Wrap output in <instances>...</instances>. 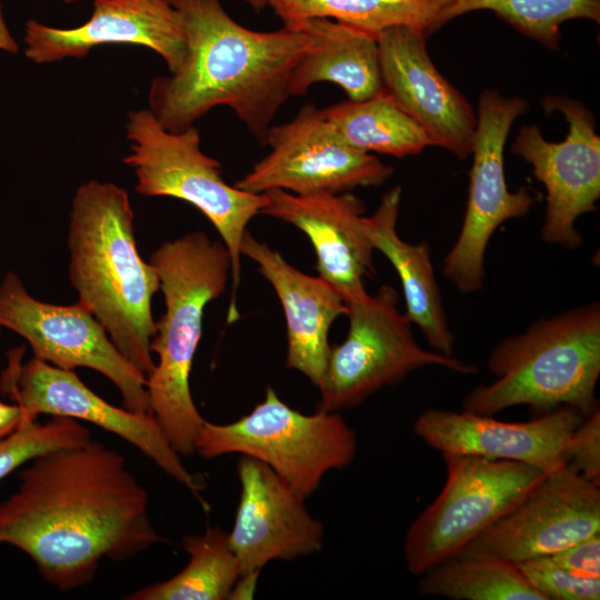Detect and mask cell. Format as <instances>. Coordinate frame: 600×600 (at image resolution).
Returning <instances> with one entry per match:
<instances>
[{
  "mask_svg": "<svg viewBox=\"0 0 600 600\" xmlns=\"http://www.w3.org/2000/svg\"><path fill=\"white\" fill-rule=\"evenodd\" d=\"M163 541L146 488L121 452L99 441L33 458L0 502V543L28 554L62 591L91 583L106 559L124 561Z\"/></svg>",
  "mask_w": 600,
  "mask_h": 600,
  "instance_id": "1",
  "label": "cell"
},
{
  "mask_svg": "<svg viewBox=\"0 0 600 600\" xmlns=\"http://www.w3.org/2000/svg\"><path fill=\"white\" fill-rule=\"evenodd\" d=\"M187 37L179 68L152 79L149 110L171 132L217 106L230 107L266 146L271 121L290 97L288 84L317 37L303 21L254 31L233 20L219 0H170Z\"/></svg>",
  "mask_w": 600,
  "mask_h": 600,
  "instance_id": "2",
  "label": "cell"
},
{
  "mask_svg": "<svg viewBox=\"0 0 600 600\" xmlns=\"http://www.w3.org/2000/svg\"><path fill=\"white\" fill-rule=\"evenodd\" d=\"M67 243L78 302L98 319L124 358L150 376L156 366L151 300L160 278L138 252L127 191L112 182L82 183L71 202Z\"/></svg>",
  "mask_w": 600,
  "mask_h": 600,
  "instance_id": "3",
  "label": "cell"
},
{
  "mask_svg": "<svg viewBox=\"0 0 600 600\" xmlns=\"http://www.w3.org/2000/svg\"><path fill=\"white\" fill-rule=\"evenodd\" d=\"M150 263L160 278L166 311L150 343L158 363L147 377V390L152 413L171 446L180 456H190L206 421L190 392V372L204 307L223 293L231 260L222 241L193 231L163 242Z\"/></svg>",
  "mask_w": 600,
  "mask_h": 600,
  "instance_id": "4",
  "label": "cell"
},
{
  "mask_svg": "<svg viewBox=\"0 0 600 600\" xmlns=\"http://www.w3.org/2000/svg\"><path fill=\"white\" fill-rule=\"evenodd\" d=\"M487 367L496 380L470 390L462 410L493 416L524 404L543 414L571 407L588 417L599 407V302L541 318L504 338L489 353Z\"/></svg>",
  "mask_w": 600,
  "mask_h": 600,
  "instance_id": "5",
  "label": "cell"
},
{
  "mask_svg": "<svg viewBox=\"0 0 600 600\" xmlns=\"http://www.w3.org/2000/svg\"><path fill=\"white\" fill-rule=\"evenodd\" d=\"M130 152L123 162L133 170L136 191L147 197H173L194 206L219 232L231 260L232 297L228 322L239 318L236 292L240 282L241 242L250 220L268 206L264 193L228 184L221 164L200 149L191 126L179 132L163 129L149 109L128 112L124 123Z\"/></svg>",
  "mask_w": 600,
  "mask_h": 600,
  "instance_id": "6",
  "label": "cell"
},
{
  "mask_svg": "<svg viewBox=\"0 0 600 600\" xmlns=\"http://www.w3.org/2000/svg\"><path fill=\"white\" fill-rule=\"evenodd\" d=\"M357 436L339 412H299L272 388L248 414L227 423L204 421L196 452L206 459L239 453L271 468L304 499L331 470L349 466L357 453Z\"/></svg>",
  "mask_w": 600,
  "mask_h": 600,
  "instance_id": "7",
  "label": "cell"
},
{
  "mask_svg": "<svg viewBox=\"0 0 600 600\" xmlns=\"http://www.w3.org/2000/svg\"><path fill=\"white\" fill-rule=\"evenodd\" d=\"M442 457L446 483L433 502L412 521L404 537L407 569L418 577L456 558L548 473L512 460L459 453H442Z\"/></svg>",
  "mask_w": 600,
  "mask_h": 600,
  "instance_id": "8",
  "label": "cell"
},
{
  "mask_svg": "<svg viewBox=\"0 0 600 600\" xmlns=\"http://www.w3.org/2000/svg\"><path fill=\"white\" fill-rule=\"evenodd\" d=\"M398 300L396 289L383 284L368 299L347 304L349 331L342 343L331 346L317 410L352 409L423 367L477 372L473 364L420 347Z\"/></svg>",
  "mask_w": 600,
  "mask_h": 600,
  "instance_id": "9",
  "label": "cell"
},
{
  "mask_svg": "<svg viewBox=\"0 0 600 600\" xmlns=\"http://www.w3.org/2000/svg\"><path fill=\"white\" fill-rule=\"evenodd\" d=\"M24 352V344L10 349L7 367L0 374V392L21 409L22 423L36 421L39 414L93 423L139 449L168 476L187 487L203 509H209L200 496L204 479L184 467L153 413L116 407L89 389L73 370L36 357L23 361Z\"/></svg>",
  "mask_w": 600,
  "mask_h": 600,
  "instance_id": "10",
  "label": "cell"
},
{
  "mask_svg": "<svg viewBox=\"0 0 600 600\" xmlns=\"http://www.w3.org/2000/svg\"><path fill=\"white\" fill-rule=\"evenodd\" d=\"M521 97L486 89L478 101L469 194L459 236L442 262V274L461 293L483 288L484 256L493 232L506 221L526 216L534 198L526 187L508 189L504 146L514 120L526 113Z\"/></svg>",
  "mask_w": 600,
  "mask_h": 600,
  "instance_id": "11",
  "label": "cell"
},
{
  "mask_svg": "<svg viewBox=\"0 0 600 600\" xmlns=\"http://www.w3.org/2000/svg\"><path fill=\"white\" fill-rule=\"evenodd\" d=\"M0 327L22 337L40 360L67 370L98 371L118 388L124 408L152 413L147 377L80 302L59 306L37 300L20 277L9 271L0 282Z\"/></svg>",
  "mask_w": 600,
  "mask_h": 600,
  "instance_id": "12",
  "label": "cell"
},
{
  "mask_svg": "<svg viewBox=\"0 0 600 600\" xmlns=\"http://www.w3.org/2000/svg\"><path fill=\"white\" fill-rule=\"evenodd\" d=\"M266 146L270 152L234 187L257 194L272 189L294 194L342 193L381 186L393 172L376 156L343 143L312 103L304 104L291 121L271 126Z\"/></svg>",
  "mask_w": 600,
  "mask_h": 600,
  "instance_id": "13",
  "label": "cell"
},
{
  "mask_svg": "<svg viewBox=\"0 0 600 600\" xmlns=\"http://www.w3.org/2000/svg\"><path fill=\"white\" fill-rule=\"evenodd\" d=\"M544 111L561 112L569 126L562 142L547 141L537 126L520 128L511 150L532 167L547 191L541 239L566 249L580 247L576 221L597 209L600 198V137L592 112L567 96H547Z\"/></svg>",
  "mask_w": 600,
  "mask_h": 600,
  "instance_id": "14",
  "label": "cell"
},
{
  "mask_svg": "<svg viewBox=\"0 0 600 600\" xmlns=\"http://www.w3.org/2000/svg\"><path fill=\"white\" fill-rule=\"evenodd\" d=\"M596 533H600V486L567 462L548 472L458 556H490L520 563L552 556Z\"/></svg>",
  "mask_w": 600,
  "mask_h": 600,
  "instance_id": "15",
  "label": "cell"
},
{
  "mask_svg": "<svg viewBox=\"0 0 600 600\" xmlns=\"http://www.w3.org/2000/svg\"><path fill=\"white\" fill-rule=\"evenodd\" d=\"M428 32L394 26L377 36L383 90L426 132L433 146L460 160L471 156L477 113L433 64Z\"/></svg>",
  "mask_w": 600,
  "mask_h": 600,
  "instance_id": "16",
  "label": "cell"
},
{
  "mask_svg": "<svg viewBox=\"0 0 600 600\" xmlns=\"http://www.w3.org/2000/svg\"><path fill=\"white\" fill-rule=\"evenodd\" d=\"M237 471L241 492L228 540L241 574L322 549L323 523L309 512L303 497L254 458L241 456Z\"/></svg>",
  "mask_w": 600,
  "mask_h": 600,
  "instance_id": "17",
  "label": "cell"
},
{
  "mask_svg": "<svg viewBox=\"0 0 600 600\" xmlns=\"http://www.w3.org/2000/svg\"><path fill=\"white\" fill-rule=\"evenodd\" d=\"M24 54L34 63L86 58L101 44H136L157 52L169 73L187 53V37L170 0H94L91 17L76 28L24 23Z\"/></svg>",
  "mask_w": 600,
  "mask_h": 600,
  "instance_id": "18",
  "label": "cell"
},
{
  "mask_svg": "<svg viewBox=\"0 0 600 600\" xmlns=\"http://www.w3.org/2000/svg\"><path fill=\"white\" fill-rule=\"evenodd\" d=\"M583 419L571 407H560L523 422L432 408L416 419L413 431L441 453L519 461L550 472L567 463V442Z\"/></svg>",
  "mask_w": 600,
  "mask_h": 600,
  "instance_id": "19",
  "label": "cell"
},
{
  "mask_svg": "<svg viewBox=\"0 0 600 600\" xmlns=\"http://www.w3.org/2000/svg\"><path fill=\"white\" fill-rule=\"evenodd\" d=\"M262 213L288 222L310 239L318 276L347 304L369 298L364 279L376 273L374 248L362 228L363 202L351 192L294 194L272 189Z\"/></svg>",
  "mask_w": 600,
  "mask_h": 600,
  "instance_id": "20",
  "label": "cell"
},
{
  "mask_svg": "<svg viewBox=\"0 0 600 600\" xmlns=\"http://www.w3.org/2000/svg\"><path fill=\"white\" fill-rule=\"evenodd\" d=\"M240 250L241 256L258 264L259 272L273 287L282 304L287 322V367L301 372L320 389L331 349L329 330L337 318L347 316V303L329 282L298 270L248 230Z\"/></svg>",
  "mask_w": 600,
  "mask_h": 600,
  "instance_id": "21",
  "label": "cell"
},
{
  "mask_svg": "<svg viewBox=\"0 0 600 600\" xmlns=\"http://www.w3.org/2000/svg\"><path fill=\"white\" fill-rule=\"evenodd\" d=\"M401 192L399 186L387 191L373 214L362 217V228L374 250L386 256L400 278L407 318L419 327L431 348L453 356L454 336L434 276L430 247L427 242H407L397 233Z\"/></svg>",
  "mask_w": 600,
  "mask_h": 600,
  "instance_id": "22",
  "label": "cell"
},
{
  "mask_svg": "<svg viewBox=\"0 0 600 600\" xmlns=\"http://www.w3.org/2000/svg\"><path fill=\"white\" fill-rule=\"evenodd\" d=\"M302 21L317 41L291 72L290 97L303 96L321 81L338 84L351 101L367 100L383 89L377 37L328 18Z\"/></svg>",
  "mask_w": 600,
  "mask_h": 600,
  "instance_id": "23",
  "label": "cell"
},
{
  "mask_svg": "<svg viewBox=\"0 0 600 600\" xmlns=\"http://www.w3.org/2000/svg\"><path fill=\"white\" fill-rule=\"evenodd\" d=\"M322 111L340 140L360 151L404 158L433 146L383 89L367 100L342 101Z\"/></svg>",
  "mask_w": 600,
  "mask_h": 600,
  "instance_id": "24",
  "label": "cell"
},
{
  "mask_svg": "<svg viewBox=\"0 0 600 600\" xmlns=\"http://www.w3.org/2000/svg\"><path fill=\"white\" fill-rule=\"evenodd\" d=\"M456 1L268 0V7L284 24L311 18H328L373 37L394 26L421 28L430 36L443 27V16Z\"/></svg>",
  "mask_w": 600,
  "mask_h": 600,
  "instance_id": "25",
  "label": "cell"
},
{
  "mask_svg": "<svg viewBox=\"0 0 600 600\" xmlns=\"http://www.w3.org/2000/svg\"><path fill=\"white\" fill-rule=\"evenodd\" d=\"M181 544L189 554L176 576L136 590L128 600H222L228 599L240 577V567L228 533L208 527L202 534H187Z\"/></svg>",
  "mask_w": 600,
  "mask_h": 600,
  "instance_id": "26",
  "label": "cell"
},
{
  "mask_svg": "<svg viewBox=\"0 0 600 600\" xmlns=\"http://www.w3.org/2000/svg\"><path fill=\"white\" fill-rule=\"evenodd\" d=\"M419 592L451 600H544L517 563L458 556L419 576Z\"/></svg>",
  "mask_w": 600,
  "mask_h": 600,
  "instance_id": "27",
  "label": "cell"
},
{
  "mask_svg": "<svg viewBox=\"0 0 600 600\" xmlns=\"http://www.w3.org/2000/svg\"><path fill=\"white\" fill-rule=\"evenodd\" d=\"M489 10L523 36L558 50L560 27L572 19L600 21V0H457L446 11L443 26L469 12Z\"/></svg>",
  "mask_w": 600,
  "mask_h": 600,
  "instance_id": "28",
  "label": "cell"
},
{
  "mask_svg": "<svg viewBox=\"0 0 600 600\" xmlns=\"http://www.w3.org/2000/svg\"><path fill=\"white\" fill-rule=\"evenodd\" d=\"M90 430L79 420L52 416L44 423L24 422L0 438V480L33 458L54 449L91 441Z\"/></svg>",
  "mask_w": 600,
  "mask_h": 600,
  "instance_id": "29",
  "label": "cell"
},
{
  "mask_svg": "<svg viewBox=\"0 0 600 600\" xmlns=\"http://www.w3.org/2000/svg\"><path fill=\"white\" fill-rule=\"evenodd\" d=\"M529 583L544 600H599L600 578L576 574L550 556L517 563Z\"/></svg>",
  "mask_w": 600,
  "mask_h": 600,
  "instance_id": "30",
  "label": "cell"
},
{
  "mask_svg": "<svg viewBox=\"0 0 600 600\" xmlns=\"http://www.w3.org/2000/svg\"><path fill=\"white\" fill-rule=\"evenodd\" d=\"M564 457L586 479L600 486V409L597 407L569 438Z\"/></svg>",
  "mask_w": 600,
  "mask_h": 600,
  "instance_id": "31",
  "label": "cell"
},
{
  "mask_svg": "<svg viewBox=\"0 0 600 600\" xmlns=\"http://www.w3.org/2000/svg\"><path fill=\"white\" fill-rule=\"evenodd\" d=\"M560 567L583 577L600 578V533L550 556Z\"/></svg>",
  "mask_w": 600,
  "mask_h": 600,
  "instance_id": "32",
  "label": "cell"
},
{
  "mask_svg": "<svg viewBox=\"0 0 600 600\" xmlns=\"http://www.w3.org/2000/svg\"><path fill=\"white\" fill-rule=\"evenodd\" d=\"M23 421L21 409L0 400V438L13 432Z\"/></svg>",
  "mask_w": 600,
  "mask_h": 600,
  "instance_id": "33",
  "label": "cell"
},
{
  "mask_svg": "<svg viewBox=\"0 0 600 600\" xmlns=\"http://www.w3.org/2000/svg\"><path fill=\"white\" fill-rule=\"evenodd\" d=\"M259 573L241 574L236 581L228 599H251L256 590Z\"/></svg>",
  "mask_w": 600,
  "mask_h": 600,
  "instance_id": "34",
  "label": "cell"
},
{
  "mask_svg": "<svg viewBox=\"0 0 600 600\" xmlns=\"http://www.w3.org/2000/svg\"><path fill=\"white\" fill-rule=\"evenodd\" d=\"M0 50L17 53L19 51V46L12 34L10 33L9 28L7 27L3 12L2 3L0 1Z\"/></svg>",
  "mask_w": 600,
  "mask_h": 600,
  "instance_id": "35",
  "label": "cell"
},
{
  "mask_svg": "<svg viewBox=\"0 0 600 600\" xmlns=\"http://www.w3.org/2000/svg\"><path fill=\"white\" fill-rule=\"evenodd\" d=\"M246 2L256 11H260L268 7V0H246Z\"/></svg>",
  "mask_w": 600,
  "mask_h": 600,
  "instance_id": "36",
  "label": "cell"
},
{
  "mask_svg": "<svg viewBox=\"0 0 600 600\" xmlns=\"http://www.w3.org/2000/svg\"><path fill=\"white\" fill-rule=\"evenodd\" d=\"M62 2L64 3H76V2H79L81 0H61Z\"/></svg>",
  "mask_w": 600,
  "mask_h": 600,
  "instance_id": "37",
  "label": "cell"
},
{
  "mask_svg": "<svg viewBox=\"0 0 600 600\" xmlns=\"http://www.w3.org/2000/svg\"><path fill=\"white\" fill-rule=\"evenodd\" d=\"M1 328V327H0ZM0 337H1V329H0Z\"/></svg>",
  "mask_w": 600,
  "mask_h": 600,
  "instance_id": "38",
  "label": "cell"
}]
</instances>
